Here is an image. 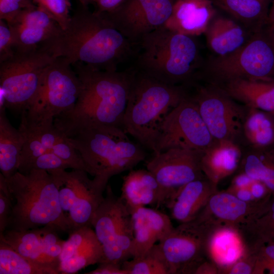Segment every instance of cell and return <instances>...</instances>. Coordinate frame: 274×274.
Returning a JSON list of instances; mask_svg holds the SVG:
<instances>
[{"label": "cell", "instance_id": "obj_45", "mask_svg": "<svg viewBox=\"0 0 274 274\" xmlns=\"http://www.w3.org/2000/svg\"><path fill=\"white\" fill-rule=\"evenodd\" d=\"M87 274H128L122 265L109 262H102L98 264V267Z\"/></svg>", "mask_w": 274, "mask_h": 274}, {"label": "cell", "instance_id": "obj_32", "mask_svg": "<svg viewBox=\"0 0 274 274\" xmlns=\"http://www.w3.org/2000/svg\"><path fill=\"white\" fill-rule=\"evenodd\" d=\"M23 143V134L12 125L6 110H0V170L6 179L18 170Z\"/></svg>", "mask_w": 274, "mask_h": 274}, {"label": "cell", "instance_id": "obj_20", "mask_svg": "<svg viewBox=\"0 0 274 274\" xmlns=\"http://www.w3.org/2000/svg\"><path fill=\"white\" fill-rule=\"evenodd\" d=\"M64 241L59 257V274L76 273L102 260V247L92 227L84 226L71 231Z\"/></svg>", "mask_w": 274, "mask_h": 274}, {"label": "cell", "instance_id": "obj_47", "mask_svg": "<svg viewBox=\"0 0 274 274\" xmlns=\"http://www.w3.org/2000/svg\"><path fill=\"white\" fill-rule=\"evenodd\" d=\"M271 5L269 8L267 24H274V0H271Z\"/></svg>", "mask_w": 274, "mask_h": 274}, {"label": "cell", "instance_id": "obj_9", "mask_svg": "<svg viewBox=\"0 0 274 274\" xmlns=\"http://www.w3.org/2000/svg\"><path fill=\"white\" fill-rule=\"evenodd\" d=\"M64 58L55 57L46 69L39 92L21 114V120L29 123L54 120L72 109L81 89V81Z\"/></svg>", "mask_w": 274, "mask_h": 274}, {"label": "cell", "instance_id": "obj_40", "mask_svg": "<svg viewBox=\"0 0 274 274\" xmlns=\"http://www.w3.org/2000/svg\"><path fill=\"white\" fill-rule=\"evenodd\" d=\"M67 168H70V166L55 154L49 151L35 159L22 174H26L32 169L44 170L48 172Z\"/></svg>", "mask_w": 274, "mask_h": 274}, {"label": "cell", "instance_id": "obj_30", "mask_svg": "<svg viewBox=\"0 0 274 274\" xmlns=\"http://www.w3.org/2000/svg\"><path fill=\"white\" fill-rule=\"evenodd\" d=\"M252 32L267 24L271 0H211Z\"/></svg>", "mask_w": 274, "mask_h": 274}, {"label": "cell", "instance_id": "obj_29", "mask_svg": "<svg viewBox=\"0 0 274 274\" xmlns=\"http://www.w3.org/2000/svg\"><path fill=\"white\" fill-rule=\"evenodd\" d=\"M246 254L241 236L236 228L219 227L209 242L208 255L218 267L219 273L232 265Z\"/></svg>", "mask_w": 274, "mask_h": 274}, {"label": "cell", "instance_id": "obj_19", "mask_svg": "<svg viewBox=\"0 0 274 274\" xmlns=\"http://www.w3.org/2000/svg\"><path fill=\"white\" fill-rule=\"evenodd\" d=\"M8 25L17 51L37 48L60 27L47 11L37 5L22 10Z\"/></svg>", "mask_w": 274, "mask_h": 274}, {"label": "cell", "instance_id": "obj_41", "mask_svg": "<svg viewBox=\"0 0 274 274\" xmlns=\"http://www.w3.org/2000/svg\"><path fill=\"white\" fill-rule=\"evenodd\" d=\"M12 198L6 178L0 174V234L6 229L12 208Z\"/></svg>", "mask_w": 274, "mask_h": 274}, {"label": "cell", "instance_id": "obj_25", "mask_svg": "<svg viewBox=\"0 0 274 274\" xmlns=\"http://www.w3.org/2000/svg\"><path fill=\"white\" fill-rule=\"evenodd\" d=\"M24 138L18 172L23 173L38 157L51 150L65 136L54 124V120L28 123L21 120L18 128Z\"/></svg>", "mask_w": 274, "mask_h": 274}, {"label": "cell", "instance_id": "obj_28", "mask_svg": "<svg viewBox=\"0 0 274 274\" xmlns=\"http://www.w3.org/2000/svg\"><path fill=\"white\" fill-rule=\"evenodd\" d=\"M159 194L158 183L147 168L132 169L123 177L120 197L129 210L147 206L157 207Z\"/></svg>", "mask_w": 274, "mask_h": 274}, {"label": "cell", "instance_id": "obj_12", "mask_svg": "<svg viewBox=\"0 0 274 274\" xmlns=\"http://www.w3.org/2000/svg\"><path fill=\"white\" fill-rule=\"evenodd\" d=\"M219 227L195 219L174 227L157 244L169 274H195L203 263L210 260L209 242Z\"/></svg>", "mask_w": 274, "mask_h": 274}, {"label": "cell", "instance_id": "obj_36", "mask_svg": "<svg viewBox=\"0 0 274 274\" xmlns=\"http://www.w3.org/2000/svg\"><path fill=\"white\" fill-rule=\"evenodd\" d=\"M122 267L128 274H169L157 244L145 255L125 261Z\"/></svg>", "mask_w": 274, "mask_h": 274}, {"label": "cell", "instance_id": "obj_7", "mask_svg": "<svg viewBox=\"0 0 274 274\" xmlns=\"http://www.w3.org/2000/svg\"><path fill=\"white\" fill-rule=\"evenodd\" d=\"M236 79L274 80V38L267 24L235 51L209 59L195 81L220 85Z\"/></svg>", "mask_w": 274, "mask_h": 274}, {"label": "cell", "instance_id": "obj_37", "mask_svg": "<svg viewBox=\"0 0 274 274\" xmlns=\"http://www.w3.org/2000/svg\"><path fill=\"white\" fill-rule=\"evenodd\" d=\"M50 151L62 159L70 168L83 170L87 173L82 157L66 136L55 144Z\"/></svg>", "mask_w": 274, "mask_h": 274}, {"label": "cell", "instance_id": "obj_38", "mask_svg": "<svg viewBox=\"0 0 274 274\" xmlns=\"http://www.w3.org/2000/svg\"><path fill=\"white\" fill-rule=\"evenodd\" d=\"M38 6L47 11L61 29H64L70 19V0H32Z\"/></svg>", "mask_w": 274, "mask_h": 274}, {"label": "cell", "instance_id": "obj_23", "mask_svg": "<svg viewBox=\"0 0 274 274\" xmlns=\"http://www.w3.org/2000/svg\"><path fill=\"white\" fill-rule=\"evenodd\" d=\"M217 186L206 177L180 188L165 203L170 217L180 223L193 221L201 213Z\"/></svg>", "mask_w": 274, "mask_h": 274}, {"label": "cell", "instance_id": "obj_3", "mask_svg": "<svg viewBox=\"0 0 274 274\" xmlns=\"http://www.w3.org/2000/svg\"><path fill=\"white\" fill-rule=\"evenodd\" d=\"M188 93L187 87L170 85L133 69L122 129L154 152L163 120Z\"/></svg>", "mask_w": 274, "mask_h": 274}, {"label": "cell", "instance_id": "obj_39", "mask_svg": "<svg viewBox=\"0 0 274 274\" xmlns=\"http://www.w3.org/2000/svg\"><path fill=\"white\" fill-rule=\"evenodd\" d=\"M249 253L255 259L253 274H274V243L264 244Z\"/></svg>", "mask_w": 274, "mask_h": 274}, {"label": "cell", "instance_id": "obj_48", "mask_svg": "<svg viewBox=\"0 0 274 274\" xmlns=\"http://www.w3.org/2000/svg\"><path fill=\"white\" fill-rule=\"evenodd\" d=\"M81 5L84 7H87L88 5L91 3V0H78Z\"/></svg>", "mask_w": 274, "mask_h": 274}, {"label": "cell", "instance_id": "obj_8", "mask_svg": "<svg viewBox=\"0 0 274 274\" xmlns=\"http://www.w3.org/2000/svg\"><path fill=\"white\" fill-rule=\"evenodd\" d=\"M39 46L14 55L0 63V90L6 109L21 114L37 96L44 72L55 59Z\"/></svg>", "mask_w": 274, "mask_h": 274}, {"label": "cell", "instance_id": "obj_27", "mask_svg": "<svg viewBox=\"0 0 274 274\" xmlns=\"http://www.w3.org/2000/svg\"><path fill=\"white\" fill-rule=\"evenodd\" d=\"M252 33L234 19L215 16L204 34L208 47L216 56H220L240 48Z\"/></svg>", "mask_w": 274, "mask_h": 274}, {"label": "cell", "instance_id": "obj_14", "mask_svg": "<svg viewBox=\"0 0 274 274\" xmlns=\"http://www.w3.org/2000/svg\"><path fill=\"white\" fill-rule=\"evenodd\" d=\"M214 140L188 93L163 120L153 153L174 148L202 152Z\"/></svg>", "mask_w": 274, "mask_h": 274}, {"label": "cell", "instance_id": "obj_50", "mask_svg": "<svg viewBox=\"0 0 274 274\" xmlns=\"http://www.w3.org/2000/svg\"><path fill=\"white\" fill-rule=\"evenodd\" d=\"M267 25H268L270 31L271 32V34L272 35L274 38V24H267Z\"/></svg>", "mask_w": 274, "mask_h": 274}, {"label": "cell", "instance_id": "obj_17", "mask_svg": "<svg viewBox=\"0 0 274 274\" xmlns=\"http://www.w3.org/2000/svg\"><path fill=\"white\" fill-rule=\"evenodd\" d=\"M58 232L50 226L20 231L6 229L0 234V239L21 255L59 274V257L64 241L59 237Z\"/></svg>", "mask_w": 274, "mask_h": 274}, {"label": "cell", "instance_id": "obj_5", "mask_svg": "<svg viewBox=\"0 0 274 274\" xmlns=\"http://www.w3.org/2000/svg\"><path fill=\"white\" fill-rule=\"evenodd\" d=\"M6 180L13 204L6 229L20 231L50 226L68 233L58 186L49 173L39 169L26 174L18 171Z\"/></svg>", "mask_w": 274, "mask_h": 274}, {"label": "cell", "instance_id": "obj_33", "mask_svg": "<svg viewBox=\"0 0 274 274\" xmlns=\"http://www.w3.org/2000/svg\"><path fill=\"white\" fill-rule=\"evenodd\" d=\"M238 230L246 253L264 244L274 243V195L256 218L239 227Z\"/></svg>", "mask_w": 274, "mask_h": 274}, {"label": "cell", "instance_id": "obj_16", "mask_svg": "<svg viewBox=\"0 0 274 274\" xmlns=\"http://www.w3.org/2000/svg\"><path fill=\"white\" fill-rule=\"evenodd\" d=\"M172 0H126L115 11L103 14L134 45L164 26L174 5Z\"/></svg>", "mask_w": 274, "mask_h": 274}, {"label": "cell", "instance_id": "obj_18", "mask_svg": "<svg viewBox=\"0 0 274 274\" xmlns=\"http://www.w3.org/2000/svg\"><path fill=\"white\" fill-rule=\"evenodd\" d=\"M269 201L266 203L247 202L227 191L217 190L196 218L218 226L238 229L256 218Z\"/></svg>", "mask_w": 274, "mask_h": 274}, {"label": "cell", "instance_id": "obj_34", "mask_svg": "<svg viewBox=\"0 0 274 274\" xmlns=\"http://www.w3.org/2000/svg\"><path fill=\"white\" fill-rule=\"evenodd\" d=\"M237 170L262 182L274 195V162L267 151L243 147Z\"/></svg>", "mask_w": 274, "mask_h": 274}, {"label": "cell", "instance_id": "obj_31", "mask_svg": "<svg viewBox=\"0 0 274 274\" xmlns=\"http://www.w3.org/2000/svg\"><path fill=\"white\" fill-rule=\"evenodd\" d=\"M274 146V116L248 107L242 132V147L268 150Z\"/></svg>", "mask_w": 274, "mask_h": 274}, {"label": "cell", "instance_id": "obj_10", "mask_svg": "<svg viewBox=\"0 0 274 274\" xmlns=\"http://www.w3.org/2000/svg\"><path fill=\"white\" fill-rule=\"evenodd\" d=\"M48 172L58 186L60 206L68 233L84 226L92 227L93 218L104 199L109 181L99 177L90 179L88 174L81 169Z\"/></svg>", "mask_w": 274, "mask_h": 274}, {"label": "cell", "instance_id": "obj_4", "mask_svg": "<svg viewBox=\"0 0 274 274\" xmlns=\"http://www.w3.org/2000/svg\"><path fill=\"white\" fill-rule=\"evenodd\" d=\"M138 45V70L172 85L190 87L195 83L201 64L193 37L163 26L144 36Z\"/></svg>", "mask_w": 274, "mask_h": 274}, {"label": "cell", "instance_id": "obj_26", "mask_svg": "<svg viewBox=\"0 0 274 274\" xmlns=\"http://www.w3.org/2000/svg\"><path fill=\"white\" fill-rule=\"evenodd\" d=\"M217 86L247 107L274 116V80L236 79Z\"/></svg>", "mask_w": 274, "mask_h": 274}, {"label": "cell", "instance_id": "obj_46", "mask_svg": "<svg viewBox=\"0 0 274 274\" xmlns=\"http://www.w3.org/2000/svg\"><path fill=\"white\" fill-rule=\"evenodd\" d=\"M126 0H91V3L96 4L98 13H108L112 12L120 6Z\"/></svg>", "mask_w": 274, "mask_h": 274}, {"label": "cell", "instance_id": "obj_1", "mask_svg": "<svg viewBox=\"0 0 274 274\" xmlns=\"http://www.w3.org/2000/svg\"><path fill=\"white\" fill-rule=\"evenodd\" d=\"M134 45L102 14L82 6L71 16L64 29L39 46L72 65L80 62L94 68L116 71L130 57Z\"/></svg>", "mask_w": 274, "mask_h": 274}, {"label": "cell", "instance_id": "obj_49", "mask_svg": "<svg viewBox=\"0 0 274 274\" xmlns=\"http://www.w3.org/2000/svg\"><path fill=\"white\" fill-rule=\"evenodd\" d=\"M267 151L274 162V146Z\"/></svg>", "mask_w": 274, "mask_h": 274}, {"label": "cell", "instance_id": "obj_21", "mask_svg": "<svg viewBox=\"0 0 274 274\" xmlns=\"http://www.w3.org/2000/svg\"><path fill=\"white\" fill-rule=\"evenodd\" d=\"M130 211L134 235L132 258L145 255L174 227L170 217L157 209L143 207Z\"/></svg>", "mask_w": 274, "mask_h": 274}, {"label": "cell", "instance_id": "obj_22", "mask_svg": "<svg viewBox=\"0 0 274 274\" xmlns=\"http://www.w3.org/2000/svg\"><path fill=\"white\" fill-rule=\"evenodd\" d=\"M214 6L211 0H177L164 26L193 37L204 33L216 16Z\"/></svg>", "mask_w": 274, "mask_h": 274}, {"label": "cell", "instance_id": "obj_43", "mask_svg": "<svg viewBox=\"0 0 274 274\" xmlns=\"http://www.w3.org/2000/svg\"><path fill=\"white\" fill-rule=\"evenodd\" d=\"M15 53L12 32L7 23L0 19V63L11 57Z\"/></svg>", "mask_w": 274, "mask_h": 274}, {"label": "cell", "instance_id": "obj_44", "mask_svg": "<svg viewBox=\"0 0 274 274\" xmlns=\"http://www.w3.org/2000/svg\"><path fill=\"white\" fill-rule=\"evenodd\" d=\"M255 259L251 253H247L236 262L225 269L222 273L253 274Z\"/></svg>", "mask_w": 274, "mask_h": 274}, {"label": "cell", "instance_id": "obj_35", "mask_svg": "<svg viewBox=\"0 0 274 274\" xmlns=\"http://www.w3.org/2000/svg\"><path fill=\"white\" fill-rule=\"evenodd\" d=\"M0 274H59L18 253L0 239Z\"/></svg>", "mask_w": 274, "mask_h": 274}, {"label": "cell", "instance_id": "obj_13", "mask_svg": "<svg viewBox=\"0 0 274 274\" xmlns=\"http://www.w3.org/2000/svg\"><path fill=\"white\" fill-rule=\"evenodd\" d=\"M189 95L215 140H228L242 147V132L248 107L236 101L217 85L192 86Z\"/></svg>", "mask_w": 274, "mask_h": 274}, {"label": "cell", "instance_id": "obj_15", "mask_svg": "<svg viewBox=\"0 0 274 274\" xmlns=\"http://www.w3.org/2000/svg\"><path fill=\"white\" fill-rule=\"evenodd\" d=\"M201 152L174 148L153 153L146 163V168L157 180L160 194L157 208L186 184L206 178L200 165Z\"/></svg>", "mask_w": 274, "mask_h": 274}, {"label": "cell", "instance_id": "obj_42", "mask_svg": "<svg viewBox=\"0 0 274 274\" xmlns=\"http://www.w3.org/2000/svg\"><path fill=\"white\" fill-rule=\"evenodd\" d=\"M35 5L32 0H0V19L9 24L22 10Z\"/></svg>", "mask_w": 274, "mask_h": 274}, {"label": "cell", "instance_id": "obj_2", "mask_svg": "<svg viewBox=\"0 0 274 274\" xmlns=\"http://www.w3.org/2000/svg\"><path fill=\"white\" fill-rule=\"evenodd\" d=\"M81 83L74 106L54 119L65 136L93 126L122 128L133 69L122 72L92 68L82 63L72 65Z\"/></svg>", "mask_w": 274, "mask_h": 274}, {"label": "cell", "instance_id": "obj_24", "mask_svg": "<svg viewBox=\"0 0 274 274\" xmlns=\"http://www.w3.org/2000/svg\"><path fill=\"white\" fill-rule=\"evenodd\" d=\"M243 147L228 140H215L201 152L200 165L206 177L215 185L238 170Z\"/></svg>", "mask_w": 274, "mask_h": 274}, {"label": "cell", "instance_id": "obj_6", "mask_svg": "<svg viewBox=\"0 0 274 274\" xmlns=\"http://www.w3.org/2000/svg\"><path fill=\"white\" fill-rule=\"evenodd\" d=\"M127 134L120 127L93 126L66 136L82 157L87 173L109 181L132 169L147 157L145 148Z\"/></svg>", "mask_w": 274, "mask_h": 274}, {"label": "cell", "instance_id": "obj_11", "mask_svg": "<svg viewBox=\"0 0 274 274\" xmlns=\"http://www.w3.org/2000/svg\"><path fill=\"white\" fill-rule=\"evenodd\" d=\"M91 225L103 251L100 263L122 265L132 258L134 235L131 214L110 185L106 188V196L94 215Z\"/></svg>", "mask_w": 274, "mask_h": 274}]
</instances>
